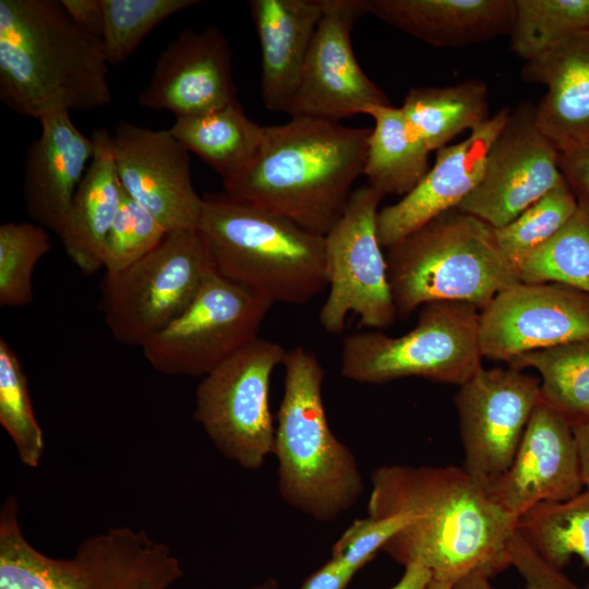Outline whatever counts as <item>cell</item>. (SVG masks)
Instances as JSON below:
<instances>
[{
    "instance_id": "836d02e7",
    "label": "cell",
    "mask_w": 589,
    "mask_h": 589,
    "mask_svg": "<svg viewBox=\"0 0 589 589\" xmlns=\"http://www.w3.org/2000/svg\"><path fill=\"white\" fill-rule=\"evenodd\" d=\"M0 423L13 441L20 460L36 468L44 452V434L33 410L23 365L3 337L0 338Z\"/></svg>"
},
{
    "instance_id": "83f0119b",
    "label": "cell",
    "mask_w": 589,
    "mask_h": 589,
    "mask_svg": "<svg viewBox=\"0 0 589 589\" xmlns=\"http://www.w3.org/2000/svg\"><path fill=\"white\" fill-rule=\"evenodd\" d=\"M400 109L430 152L447 146L458 134L473 131L491 118L488 86L477 79L444 87L411 88Z\"/></svg>"
},
{
    "instance_id": "1f68e13d",
    "label": "cell",
    "mask_w": 589,
    "mask_h": 589,
    "mask_svg": "<svg viewBox=\"0 0 589 589\" xmlns=\"http://www.w3.org/2000/svg\"><path fill=\"white\" fill-rule=\"evenodd\" d=\"M589 29V0H516L510 50L525 61L563 38Z\"/></svg>"
},
{
    "instance_id": "f6af8a7d",
    "label": "cell",
    "mask_w": 589,
    "mask_h": 589,
    "mask_svg": "<svg viewBox=\"0 0 589 589\" xmlns=\"http://www.w3.org/2000/svg\"><path fill=\"white\" fill-rule=\"evenodd\" d=\"M425 589H452V585L435 578H432Z\"/></svg>"
},
{
    "instance_id": "ac0fdd59",
    "label": "cell",
    "mask_w": 589,
    "mask_h": 589,
    "mask_svg": "<svg viewBox=\"0 0 589 589\" xmlns=\"http://www.w3.org/2000/svg\"><path fill=\"white\" fill-rule=\"evenodd\" d=\"M582 491L574 429L540 400L510 466L485 492L494 504L518 519L539 504L564 502Z\"/></svg>"
},
{
    "instance_id": "b9f144b4",
    "label": "cell",
    "mask_w": 589,
    "mask_h": 589,
    "mask_svg": "<svg viewBox=\"0 0 589 589\" xmlns=\"http://www.w3.org/2000/svg\"><path fill=\"white\" fill-rule=\"evenodd\" d=\"M356 573L338 560L330 557L304 580L301 589H346Z\"/></svg>"
},
{
    "instance_id": "6da1fadb",
    "label": "cell",
    "mask_w": 589,
    "mask_h": 589,
    "mask_svg": "<svg viewBox=\"0 0 589 589\" xmlns=\"http://www.w3.org/2000/svg\"><path fill=\"white\" fill-rule=\"evenodd\" d=\"M368 514L408 517L383 546L399 564H419L452 586L468 573L510 566L518 519L494 504L462 467L385 465L371 473Z\"/></svg>"
},
{
    "instance_id": "f546056e",
    "label": "cell",
    "mask_w": 589,
    "mask_h": 589,
    "mask_svg": "<svg viewBox=\"0 0 589 589\" xmlns=\"http://www.w3.org/2000/svg\"><path fill=\"white\" fill-rule=\"evenodd\" d=\"M517 530L557 569L562 570L573 555L589 568V491L564 502L534 506L518 518Z\"/></svg>"
},
{
    "instance_id": "7402d4cb",
    "label": "cell",
    "mask_w": 589,
    "mask_h": 589,
    "mask_svg": "<svg viewBox=\"0 0 589 589\" xmlns=\"http://www.w3.org/2000/svg\"><path fill=\"white\" fill-rule=\"evenodd\" d=\"M521 79L546 87L536 120L558 153L589 147V29L525 61Z\"/></svg>"
},
{
    "instance_id": "2e32d148",
    "label": "cell",
    "mask_w": 589,
    "mask_h": 589,
    "mask_svg": "<svg viewBox=\"0 0 589 589\" xmlns=\"http://www.w3.org/2000/svg\"><path fill=\"white\" fill-rule=\"evenodd\" d=\"M369 14L366 0H324L290 117L340 121L390 100L361 70L350 41L354 23Z\"/></svg>"
},
{
    "instance_id": "30bf717a",
    "label": "cell",
    "mask_w": 589,
    "mask_h": 589,
    "mask_svg": "<svg viewBox=\"0 0 589 589\" xmlns=\"http://www.w3.org/2000/svg\"><path fill=\"white\" fill-rule=\"evenodd\" d=\"M286 352L280 344L256 337L197 385L194 420L227 459L247 470L260 469L274 452L269 384Z\"/></svg>"
},
{
    "instance_id": "9a60e30c",
    "label": "cell",
    "mask_w": 589,
    "mask_h": 589,
    "mask_svg": "<svg viewBox=\"0 0 589 589\" xmlns=\"http://www.w3.org/2000/svg\"><path fill=\"white\" fill-rule=\"evenodd\" d=\"M589 338V294L558 283H518L479 314L483 358L516 357Z\"/></svg>"
},
{
    "instance_id": "ba28073f",
    "label": "cell",
    "mask_w": 589,
    "mask_h": 589,
    "mask_svg": "<svg viewBox=\"0 0 589 589\" xmlns=\"http://www.w3.org/2000/svg\"><path fill=\"white\" fill-rule=\"evenodd\" d=\"M479 314L469 302L435 301L419 309L417 324L401 336L380 330L348 335L341 374L363 384L416 376L460 386L482 368Z\"/></svg>"
},
{
    "instance_id": "7c38bea8",
    "label": "cell",
    "mask_w": 589,
    "mask_h": 589,
    "mask_svg": "<svg viewBox=\"0 0 589 589\" xmlns=\"http://www.w3.org/2000/svg\"><path fill=\"white\" fill-rule=\"evenodd\" d=\"M273 303L215 271L189 308L142 346L167 375L205 376L254 340Z\"/></svg>"
},
{
    "instance_id": "d590c367",
    "label": "cell",
    "mask_w": 589,
    "mask_h": 589,
    "mask_svg": "<svg viewBox=\"0 0 589 589\" xmlns=\"http://www.w3.org/2000/svg\"><path fill=\"white\" fill-rule=\"evenodd\" d=\"M197 3V0H101V40L109 65L123 63L158 24Z\"/></svg>"
},
{
    "instance_id": "5b68a950",
    "label": "cell",
    "mask_w": 589,
    "mask_h": 589,
    "mask_svg": "<svg viewBox=\"0 0 589 589\" xmlns=\"http://www.w3.org/2000/svg\"><path fill=\"white\" fill-rule=\"evenodd\" d=\"M283 365L273 452L278 490L291 507L329 522L357 503L362 476L353 453L329 428L322 396L325 370L316 354L297 346L287 350Z\"/></svg>"
},
{
    "instance_id": "ab89813d",
    "label": "cell",
    "mask_w": 589,
    "mask_h": 589,
    "mask_svg": "<svg viewBox=\"0 0 589 589\" xmlns=\"http://www.w3.org/2000/svg\"><path fill=\"white\" fill-rule=\"evenodd\" d=\"M558 166L578 203L589 207V147L560 153Z\"/></svg>"
},
{
    "instance_id": "603a6c76",
    "label": "cell",
    "mask_w": 589,
    "mask_h": 589,
    "mask_svg": "<svg viewBox=\"0 0 589 589\" xmlns=\"http://www.w3.org/2000/svg\"><path fill=\"white\" fill-rule=\"evenodd\" d=\"M262 56L261 95L267 110L288 112L298 92L324 0H251Z\"/></svg>"
},
{
    "instance_id": "5bb4252c",
    "label": "cell",
    "mask_w": 589,
    "mask_h": 589,
    "mask_svg": "<svg viewBox=\"0 0 589 589\" xmlns=\"http://www.w3.org/2000/svg\"><path fill=\"white\" fill-rule=\"evenodd\" d=\"M558 154L537 124L536 105L521 100L492 145L479 184L457 208L493 228L507 225L564 179Z\"/></svg>"
},
{
    "instance_id": "d6a6232c",
    "label": "cell",
    "mask_w": 589,
    "mask_h": 589,
    "mask_svg": "<svg viewBox=\"0 0 589 589\" xmlns=\"http://www.w3.org/2000/svg\"><path fill=\"white\" fill-rule=\"evenodd\" d=\"M578 201L565 178L507 225L494 228L500 248L517 268L573 218Z\"/></svg>"
},
{
    "instance_id": "74e56055",
    "label": "cell",
    "mask_w": 589,
    "mask_h": 589,
    "mask_svg": "<svg viewBox=\"0 0 589 589\" xmlns=\"http://www.w3.org/2000/svg\"><path fill=\"white\" fill-rule=\"evenodd\" d=\"M508 551L510 566L525 579L526 589H581L537 553L517 527L508 543ZM493 576L492 570L478 568L458 579L452 589H493L490 584Z\"/></svg>"
},
{
    "instance_id": "d4e9b609",
    "label": "cell",
    "mask_w": 589,
    "mask_h": 589,
    "mask_svg": "<svg viewBox=\"0 0 589 589\" xmlns=\"http://www.w3.org/2000/svg\"><path fill=\"white\" fill-rule=\"evenodd\" d=\"M91 137L94 155L73 196L60 235L67 255L85 274L103 267L105 242L123 195L110 134L100 129Z\"/></svg>"
},
{
    "instance_id": "7a4b0ae2",
    "label": "cell",
    "mask_w": 589,
    "mask_h": 589,
    "mask_svg": "<svg viewBox=\"0 0 589 589\" xmlns=\"http://www.w3.org/2000/svg\"><path fill=\"white\" fill-rule=\"evenodd\" d=\"M101 38L81 31L61 1L0 0V100L20 116L85 112L112 92Z\"/></svg>"
},
{
    "instance_id": "f1b7e54d",
    "label": "cell",
    "mask_w": 589,
    "mask_h": 589,
    "mask_svg": "<svg viewBox=\"0 0 589 589\" xmlns=\"http://www.w3.org/2000/svg\"><path fill=\"white\" fill-rule=\"evenodd\" d=\"M509 368H532L540 373V400L570 424L589 418V338L530 351L516 357Z\"/></svg>"
},
{
    "instance_id": "d6986e66",
    "label": "cell",
    "mask_w": 589,
    "mask_h": 589,
    "mask_svg": "<svg viewBox=\"0 0 589 589\" xmlns=\"http://www.w3.org/2000/svg\"><path fill=\"white\" fill-rule=\"evenodd\" d=\"M232 52L215 25L182 29L158 56L139 104L176 118L204 115L237 101Z\"/></svg>"
},
{
    "instance_id": "f35d334b",
    "label": "cell",
    "mask_w": 589,
    "mask_h": 589,
    "mask_svg": "<svg viewBox=\"0 0 589 589\" xmlns=\"http://www.w3.org/2000/svg\"><path fill=\"white\" fill-rule=\"evenodd\" d=\"M407 521L408 517L402 515L357 519L333 545L332 557L358 572Z\"/></svg>"
},
{
    "instance_id": "8fae6325",
    "label": "cell",
    "mask_w": 589,
    "mask_h": 589,
    "mask_svg": "<svg viewBox=\"0 0 589 589\" xmlns=\"http://www.w3.org/2000/svg\"><path fill=\"white\" fill-rule=\"evenodd\" d=\"M383 197L369 184L353 190L342 215L324 236L329 292L318 322L328 333H341L349 313L359 316L360 325L375 329H385L398 318L377 237Z\"/></svg>"
},
{
    "instance_id": "60d3db41",
    "label": "cell",
    "mask_w": 589,
    "mask_h": 589,
    "mask_svg": "<svg viewBox=\"0 0 589 589\" xmlns=\"http://www.w3.org/2000/svg\"><path fill=\"white\" fill-rule=\"evenodd\" d=\"M71 21L83 32L101 38L104 11L101 0H60Z\"/></svg>"
},
{
    "instance_id": "cb8c5ba5",
    "label": "cell",
    "mask_w": 589,
    "mask_h": 589,
    "mask_svg": "<svg viewBox=\"0 0 589 589\" xmlns=\"http://www.w3.org/2000/svg\"><path fill=\"white\" fill-rule=\"evenodd\" d=\"M368 12L434 47L459 48L509 35L516 0H366Z\"/></svg>"
},
{
    "instance_id": "e0dca14e",
    "label": "cell",
    "mask_w": 589,
    "mask_h": 589,
    "mask_svg": "<svg viewBox=\"0 0 589 589\" xmlns=\"http://www.w3.org/2000/svg\"><path fill=\"white\" fill-rule=\"evenodd\" d=\"M110 145L120 183L131 199L167 231L197 228L203 196L192 183L190 153L168 130L121 121Z\"/></svg>"
},
{
    "instance_id": "ffe728a7",
    "label": "cell",
    "mask_w": 589,
    "mask_h": 589,
    "mask_svg": "<svg viewBox=\"0 0 589 589\" xmlns=\"http://www.w3.org/2000/svg\"><path fill=\"white\" fill-rule=\"evenodd\" d=\"M512 109L501 108L464 141L436 151L435 164L397 203L378 211L377 237L389 248L458 205L479 184L488 154Z\"/></svg>"
},
{
    "instance_id": "52a82bcc",
    "label": "cell",
    "mask_w": 589,
    "mask_h": 589,
    "mask_svg": "<svg viewBox=\"0 0 589 589\" xmlns=\"http://www.w3.org/2000/svg\"><path fill=\"white\" fill-rule=\"evenodd\" d=\"M183 575L180 561L146 531L115 527L56 558L34 548L17 519V502L0 512V589H169Z\"/></svg>"
},
{
    "instance_id": "4316f807",
    "label": "cell",
    "mask_w": 589,
    "mask_h": 589,
    "mask_svg": "<svg viewBox=\"0 0 589 589\" xmlns=\"http://www.w3.org/2000/svg\"><path fill=\"white\" fill-rule=\"evenodd\" d=\"M364 113L374 120L363 169L368 184L384 196H404L429 171L431 152L410 128L400 108L374 105Z\"/></svg>"
},
{
    "instance_id": "7bdbcfd3",
    "label": "cell",
    "mask_w": 589,
    "mask_h": 589,
    "mask_svg": "<svg viewBox=\"0 0 589 589\" xmlns=\"http://www.w3.org/2000/svg\"><path fill=\"white\" fill-rule=\"evenodd\" d=\"M573 429L578 448L584 490L589 491V418Z\"/></svg>"
},
{
    "instance_id": "8992f818",
    "label": "cell",
    "mask_w": 589,
    "mask_h": 589,
    "mask_svg": "<svg viewBox=\"0 0 589 589\" xmlns=\"http://www.w3.org/2000/svg\"><path fill=\"white\" fill-rule=\"evenodd\" d=\"M387 276L401 320L435 301H461L480 311L520 283L495 229L453 208L387 248Z\"/></svg>"
},
{
    "instance_id": "4dcf8cb0",
    "label": "cell",
    "mask_w": 589,
    "mask_h": 589,
    "mask_svg": "<svg viewBox=\"0 0 589 589\" xmlns=\"http://www.w3.org/2000/svg\"><path fill=\"white\" fill-rule=\"evenodd\" d=\"M522 283H558L589 294V207L578 209L550 241L518 267Z\"/></svg>"
},
{
    "instance_id": "3957f363",
    "label": "cell",
    "mask_w": 589,
    "mask_h": 589,
    "mask_svg": "<svg viewBox=\"0 0 589 589\" xmlns=\"http://www.w3.org/2000/svg\"><path fill=\"white\" fill-rule=\"evenodd\" d=\"M370 133L311 117L265 127L255 158L224 191L325 236L363 175Z\"/></svg>"
},
{
    "instance_id": "4fadbf2b",
    "label": "cell",
    "mask_w": 589,
    "mask_h": 589,
    "mask_svg": "<svg viewBox=\"0 0 589 589\" xmlns=\"http://www.w3.org/2000/svg\"><path fill=\"white\" fill-rule=\"evenodd\" d=\"M464 469L484 490L510 466L540 401V380L513 368H480L458 386Z\"/></svg>"
},
{
    "instance_id": "8d00e7d4",
    "label": "cell",
    "mask_w": 589,
    "mask_h": 589,
    "mask_svg": "<svg viewBox=\"0 0 589 589\" xmlns=\"http://www.w3.org/2000/svg\"><path fill=\"white\" fill-rule=\"evenodd\" d=\"M167 232L123 190L119 212L105 242L103 267L106 273L123 271L153 251Z\"/></svg>"
},
{
    "instance_id": "ee69618b",
    "label": "cell",
    "mask_w": 589,
    "mask_h": 589,
    "mask_svg": "<svg viewBox=\"0 0 589 589\" xmlns=\"http://www.w3.org/2000/svg\"><path fill=\"white\" fill-rule=\"evenodd\" d=\"M432 579V573L419 564L405 566V573L397 584L389 589H425Z\"/></svg>"
},
{
    "instance_id": "44dd1931",
    "label": "cell",
    "mask_w": 589,
    "mask_h": 589,
    "mask_svg": "<svg viewBox=\"0 0 589 589\" xmlns=\"http://www.w3.org/2000/svg\"><path fill=\"white\" fill-rule=\"evenodd\" d=\"M38 121L40 135L29 144L25 159L24 200L33 220L60 236L95 147L69 112Z\"/></svg>"
},
{
    "instance_id": "9c48e42d",
    "label": "cell",
    "mask_w": 589,
    "mask_h": 589,
    "mask_svg": "<svg viewBox=\"0 0 589 589\" xmlns=\"http://www.w3.org/2000/svg\"><path fill=\"white\" fill-rule=\"evenodd\" d=\"M197 228L168 231L148 254L117 273H105L101 310L113 338L141 347L193 302L214 272Z\"/></svg>"
},
{
    "instance_id": "bcb514c9",
    "label": "cell",
    "mask_w": 589,
    "mask_h": 589,
    "mask_svg": "<svg viewBox=\"0 0 589 589\" xmlns=\"http://www.w3.org/2000/svg\"><path fill=\"white\" fill-rule=\"evenodd\" d=\"M275 587H276V582L273 581V580H268V581H266V582H264L262 585L255 586V587H253L251 589H275Z\"/></svg>"
},
{
    "instance_id": "e575fe53",
    "label": "cell",
    "mask_w": 589,
    "mask_h": 589,
    "mask_svg": "<svg viewBox=\"0 0 589 589\" xmlns=\"http://www.w3.org/2000/svg\"><path fill=\"white\" fill-rule=\"evenodd\" d=\"M51 250L47 229L36 223L0 226V305L17 308L33 301V273Z\"/></svg>"
},
{
    "instance_id": "277c9868",
    "label": "cell",
    "mask_w": 589,
    "mask_h": 589,
    "mask_svg": "<svg viewBox=\"0 0 589 589\" xmlns=\"http://www.w3.org/2000/svg\"><path fill=\"white\" fill-rule=\"evenodd\" d=\"M197 229L215 272L273 304H305L327 286L324 236L254 203L206 193Z\"/></svg>"
},
{
    "instance_id": "484cf974",
    "label": "cell",
    "mask_w": 589,
    "mask_h": 589,
    "mask_svg": "<svg viewBox=\"0 0 589 589\" xmlns=\"http://www.w3.org/2000/svg\"><path fill=\"white\" fill-rule=\"evenodd\" d=\"M168 131L189 153L211 166L226 187L255 158L265 127L251 120L237 100L204 115L176 118Z\"/></svg>"
}]
</instances>
